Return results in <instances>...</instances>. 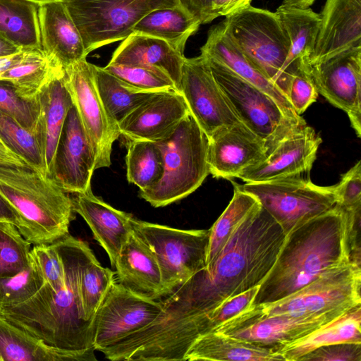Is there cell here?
I'll use <instances>...</instances> for the list:
<instances>
[{
  "mask_svg": "<svg viewBox=\"0 0 361 361\" xmlns=\"http://www.w3.org/2000/svg\"><path fill=\"white\" fill-rule=\"evenodd\" d=\"M285 237L274 218L257 205L209 267L159 300L161 312L142 329L145 337L157 348L164 350L194 319L259 286L272 268Z\"/></svg>",
  "mask_w": 361,
  "mask_h": 361,
  "instance_id": "obj_1",
  "label": "cell"
},
{
  "mask_svg": "<svg viewBox=\"0 0 361 361\" xmlns=\"http://www.w3.org/2000/svg\"><path fill=\"white\" fill-rule=\"evenodd\" d=\"M53 244L63 264L64 286L54 290L44 283L25 302L1 308L0 315L54 348L74 352L95 350L94 322L84 317L79 290L81 268L93 252L69 234Z\"/></svg>",
  "mask_w": 361,
  "mask_h": 361,
  "instance_id": "obj_2",
  "label": "cell"
},
{
  "mask_svg": "<svg viewBox=\"0 0 361 361\" xmlns=\"http://www.w3.org/2000/svg\"><path fill=\"white\" fill-rule=\"evenodd\" d=\"M347 213L338 204L286 235L250 307L278 301L336 267L350 263Z\"/></svg>",
  "mask_w": 361,
  "mask_h": 361,
  "instance_id": "obj_3",
  "label": "cell"
},
{
  "mask_svg": "<svg viewBox=\"0 0 361 361\" xmlns=\"http://www.w3.org/2000/svg\"><path fill=\"white\" fill-rule=\"evenodd\" d=\"M0 194L18 212V229L30 244H52L68 235L73 200L51 178L0 161Z\"/></svg>",
  "mask_w": 361,
  "mask_h": 361,
  "instance_id": "obj_4",
  "label": "cell"
},
{
  "mask_svg": "<svg viewBox=\"0 0 361 361\" xmlns=\"http://www.w3.org/2000/svg\"><path fill=\"white\" fill-rule=\"evenodd\" d=\"M157 143L163 154V175L140 195L159 207L188 196L209 175L208 137L189 114L169 137Z\"/></svg>",
  "mask_w": 361,
  "mask_h": 361,
  "instance_id": "obj_5",
  "label": "cell"
},
{
  "mask_svg": "<svg viewBox=\"0 0 361 361\" xmlns=\"http://www.w3.org/2000/svg\"><path fill=\"white\" fill-rule=\"evenodd\" d=\"M223 21L240 51L286 96L292 78L286 65L290 42L275 12L250 5Z\"/></svg>",
  "mask_w": 361,
  "mask_h": 361,
  "instance_id": "obj_6",
  "label": "cell"
},
{
  "mask_svg": "<svg viewBox=\"0 0 361 361\" xmlns=\"http://www.w3.org/2000/svg\"><path fill=\"white\" fill-rule=\"evenodd\" d=\"M205 57L215 80L238 118L266 141L268 150L290 130L306 124L302 117L290 115L261 89L216 60Z\"/></svg>",
  "mask_w": 361,
  "mask_h": 361,
  "instance_id": "obj_7",
  "label": "cell"
},
{
  "mask_svg": "<svg viewBox=\"0 0 361 361\" xmlns=\"http://www.w3.org/2000/svg\"><path fill=\"white\" fill-rule=\"evenodd\" d=\"M133 232L153 252L161 272L163 297L206 267L208 230H182L135 219Z\"/></svg>",
  "mask_w": 361,
  "mask_h": 361,
  "instance_id": "obj_8",
  "label": "cell"
},
{
  "mask_svg": "<svg viewBox=\"0 0 361 361\" xmlns=\"http://www.w3.org/2000/svg\"><path fill=\"white\" fill-rule=\"evenodd\" d=\"M237 185L256 197L285 235L336 204L334 185H317L302 176Z\"/></svg>",
  "mask_w": 361,
  "mask_h": 361,
  "instance_id": "obj_9",
  "label": "cell"
},
{
  "mask_svg": "<svg viewBox=\"0 0 361 361\" xmlns=\"http://www.w3.org/2000/svg\"><path fill=\"white\" fill-rule=\"evenodd\" d=\"M81 35L88 55L123 40L149 11L178 5L176 0H63Z\"/></svg>",
  "mask_w": 361,
  "mask_h": 361,
  "instance_id": "obj_10",
  "label": "cell"
},
{
  "mask_svg": "<svg viewBox=\"0 0 361 361\" xmlns=\"http://www.w3.org/2000/svg\"><path fill=\"white\" fill-rule=\"evenodd\" d=\"M361 267L348 263L332 269L290 295L274 302L250 307L271 316H310L361 305Z\"/></svg>",
  "mask_w": 361,
  "mask_h": 361,
  "instance_id": "obj_11",
  "label": "cell"
},
{
  "mask_svg": "<svg viewBox=\"0 0 361 361\" xmlns=\"http://www.w3.org/2000/svg\"><path fill=\"white\" fill-rule=\"evenodd\" d=\"M94 64L82 59L65 69V83L93 150L95 169L110 166L112 145L120 136L94 81Z\"/></svg>",
  "mask_w": 361,
  "mask_h": 361,
  "instance_id": "obj_12",
  "label": "cell"
},
{
  "mask_svg": "<svg viewBox=\"0 0 361 361\" xmlns=\"http://www.w3.org/2000/svg\"><path fill=\"white\" fill-rule=\"evenodd\" d=\"M348 310L338 309L310 316H264L247 309L221 324L214 332L274 348L279 353L284 345L308 335Z\"/></svg>",
  "mask_w": 361,
  "mask_h": 361,
  "instance_id": "obj_13",
  "label": "cell"
},
{
  "mask_svg": "<svg viewBox=\"0 0 361 361\" xmlns=\"http://www.w3.org/2000/svg\"><path fill=\"white\" fill-rule=\"evenodd\" d=\"M161 310L159 300L135 294L115 281L94 317V348L101 351L147 326Z\"/></svg>",
  "mask_w": 361,
  "mask_h": 361,
  "instance_id": "obj_14",
  "label": "cell"
},
{
  "mask_svg": "<svg viewBox=\"0 0 361 361\" xmlns=\"http://www.w3.org/2000/svg\"><path fill=\"white\" fill-rule=\"evenodd\" d=\"M179 92L185 99L190 114L207 137L219 130L241 123L202 54L185 59Z\"/></svg>",
  "mask_w": 361,
  "mask_h": 361,
  "instance_id": "obj_15",
  "label": "cell"
},
{
  "mask_svg": "<svg viewBox=\"0 0 361 361\" xmlns=\"http://www.w3.org/2000/svg\"><path fill=\"white\" fill-rule=\"evenodd\" d=\"M319 94L344 111L358 137H361V47L338 53L310 65Z\"/></svg>",
  "mask_w": 361,
  "mask_h": 361,
  "instance_id": "obj_16",
  "label": "cell"
},
{
  "mask_svg": "<svg viewBox=\"0 0 361 361\" xmlns=\"http://www.w3.org/2000/svg\"><path fill=\"white\" fill-rule=\"evenodd\" d=\"M322 142L312 127L298 126L269 149L263 161L245 169L236 178L258 183L302 176L311 170Z\"/></svg>",
  "mask_w": 361,
  "mask_h": 361,
  "instance_id": "obj_17",
  "label": "cell"
},
{
  "mask_svg": "<svg viewBox=\"0 0 361 361\" xmlns=\"http://www.w3.org/2000/svg\"><path fill=\"white\" fill-rule=\"evenodd\" d=\"M94 170V154L73 104L60 135L49 178L67 193H84L92 190Z\"/></svg>",
  "mask_w": 361,
  "mask_h": 361,
  "instance_id": "obj_18",
  "label": "cell"
},
{
  "mask_svg": "<svg viewBox=\"0 0 361 361\" xmlns=\"http://www.w3.org/2000/svg\"><path fill=\"white\" fill-rule=\"evenodd\" d=\"M189 114L180 92H157L128 114L118 128L126 140L157 142L169 137Z\"/></svg>",
  "mask_w": 361,
  "mask_h": 361,
  "instance_id": "obj_19",
  "label": "cell"
},
{
  "mask_svg": "<svg viewBox=\"0 0 361 361\" xmlns=\"http://www.w3.org/2000/svg\"><path fill=\"white\" fill-rule=\"evenodd\" d=\"M266 141L243 123L224 128L208 137L209 173L231 179L245 169L263 161L267 155Z\"/></svg>",
  "mask_w": 361,
  "mask_h": 361,
  "instance_id": "obj_20",
  "label": "cell"
},
{
  "mask_svg": "<svg viewBox=\"0 0 361 361\" xmlns=\"http://www.w3.org/2000/svg\"><path fill=\"white\" fill-rule=\"evenodd\" d=\"M320 16L313 65L347 49L361 47V0H326Z\"/></svg>",
  "mask_w": 361,
  "mask_h": 361,
  "instance_id": "obj_21",
  "label": "cell"
},
{
  "mask_svg": "<svg viewBox=\"0 0 361 361\" xmlns=\"http://www.w3.org/2000/svg\"><path fill=\"white\" fill-rule=\"evenodd\" d=\"M42 49L54 64L66 68L87 56L80 32L63 0L39 4Z\"/></svg>",
  "mask_w": 361,
  "mask_h": 361,
  "instance_id": "obj_22",
  "label": "cell"
},
{
  "mask_svg": "<svg viewBox=\"0 0 361 361\" xmlns=\"http://www.w3.org/2000/svg\"><path fill=\"white\" fill-rule=\"evenodd\" d=\"M72 200L74 212L86 221L114 267L122 247L133 233V216L106 203L92 190L75 194Z\"/></svg>",
  "mask_w": 361,
  "mask_h": 361,
  "instance_id": "obj_23",
  "label": "cell"
},
{
  "mask_svg": "<svg viewBox=\"0 0 361 361\" xmlns=\"http://www.w3.org/2000/svg\"><path fill=\"white\" fill-rule=\"evenodd\" d=\"M114 268L116 281L130 291L153 300L163 297L157 260L134 232L122 247Z\"/></svg>",
  "mask_w": 361,
  "mask_h": 361,
  "instance_id": "obj_24",
  "label": "cell"
},
{
  "mask_svg": "<svg viewBox=\"0 0 361 361\" xmlns=\"http://www.w3.org/2000/svg\"><path fill=\"white\" fill-rule=\"evenodd\" d=\"M201 54L224 65L235 74L273 97L288 113L298 116L286 94L245 56L231 37L224 21L208 32Z\"/></svg>",
  "mask_w": 361,
  "mask_h": 361,
  "instance_id": "obj_25",
  "label": "cell"
},
{
  "mask_svg": "<svg viewBox=\"0 0 361 361\" xmlns=\"http://www.w3.org/2000/svg\"><path fill=\"white\" fill-rule=\"evenodd\" d=\"M40 121L38 140L44 157L46 173L50 176L60 135L70 108L71 94L65 83V69L57 66L47 85L40 91Z\"/></svg>",
  "mask_w": 361,
  "mask_h": 361,
  "instance_id": "obj_26",
  "label": "cell"
},
{
  "mask_svg": "<svg viewBox=\"0 0 361 361\" xmlns=\"http://www.w3.org/2000/svg\"><path fill=\"white\" fill-rule=\"evenodd\" d=\"M185 59L184 52L163 39L132 32L116 48L109 63L158 68L169 75L179 92Z\"/></svg>",
  "mask_w": 361,
  "mask_h": 361,
  "instance_id": "obj_27",
  "label": "cell"
},
{
  "mask_svg": "<svg viewBox=\"0 0 361 361\" xmlns=\"http://www.w3.org/2000/svg\"><path fill=\"white\" fill-rule=\"evenodd\" d=\"M94 350L54 348L0 315V361H92L97 360Z\"/></svg>",
  "mask_w": 361,
  "mask_h": 361,
  "instance_id": "obj_28",
  "label": "cell"
},
{
  "mask_svg": "<svg viewBox=\"0 0 361 361\" xmlns=\"http://www.w3.org/2000/svg\"><path fill=\"white\" fill-rule=\"evenodd\" d=\"M258 289L259 286L230 298L214 310L194 319L173 338L159 361H183L186 351L198 337L214 332L226 322L249 309Z\"/></svg>",
  "mask_w": 361,
  "mask_h": 361,
  "instance_id": "obj_29",
  "label": "cell"
},
{
  "mask_svg": "<svg viewBox=\"0 0 361 361\" xmlns=\"http://www.w3.org/2000/svg\"><path fill=\"white\" fill-rule=\"evenodd\" d=\"M186 360L276 361L284 359L274 348L215 331L198 337L186 351L183 361Z\"/></svg>",
  "mask_w": 361,
  "mask_h": 361,
  "instance_id": "obj_30",
  "label": "cell"
},
{
  "mask_svg": "<svg viewBox=\"0 0 361 361\" xmlns=\"http://www.w3.org/2000/svg\"><path fill=\"white\" fill-rule=\"evenodd\" d=\"M361 343V305H358L308 335L287 343L279 350L284 361H298L319 347L341 343Z\"/></svg>",
  "mask_w": 361,
  "mask_h": 361,
  "instance_id": "obj_31",
  "label": "cell"
},
{
  "mask_svg": "<svg viewBox=\"0 0 361 361\" xmlns=\"http://www.w3.org/2000/svg\"><path fill=\"white\" fill-rule=\"evenodd\" d=\"M200 23L178 5L154 8L136 23L133 32L163 39L184 52L188 39Z\"/></svg>",
  "mask_w": 361,
  "mask_h": 361,
  "instance_id": "obj_32",
  "label": "cell"
},
{
  "mask_svg": "<svg viewBox=\"0 0 361 361\" xmlns=\"http://www.w3.org/2000/svg\"><path fill=\"white\" fill-rule=\"evenodd\" d=\"M290 42L287 68L293 75L301 59L312 54L319 30L320 16L310 8L281 7L276 11Z\"/></svg>",
  "mask_w": 361,
  "mask_h": 361,
  "instance_id": "obj_33",
  "label": "cell"
},
{
  "mask_svg": "<svg viewBox=\"0 0 361 361\" xmlns=\"http://www.w3.org/2000/svg\"><path fill=\"white\" fill-rule=\"evenodd\" d=\"M39 7L29 0H0V34L22 49H42Z\"/></svg>",
  "mask_w": 361,
  "mask_h": 361,
  "instance_id": "obj_34",
  "label": "cell"
},
{
  "mask_svg": "<svg viewBox=\"0 0 361 361\" xmlns=\"http://www.w3.org/2000/svg\"><path fill=\"white\" fill-rule=\"evenodd\" d=\"M94 73L100 99L110 120L117 128L135 109L157 92L135 87L95 65Z\"/></svg>",
  "mask_w": 361,
  "mask_h": 361,
  "instance_id": "obj_35",
  "label": "cell"
},
{
  "mask_svg": "<svg viewBox=\"0 0 361 361\" xmlns=\"http://www.w3.org/2000/svg\"><path fill=\"white\" fill-rule=\"evenodd\" d=\"M23 56L14 66L0 75L11 82L18 94L28 100H36L58 65L52 63L40 48L23 49Z\"/></svg>",
  "mask_w": 361,
  "mask_h": 361,
  "instance_id": "obj_36",
  "label": "cell"
},
{
  "mask_svg": "<svg viewBox=\"0 0 361 361\" xmlns=\"http://www.w3.org/2000/svg\"><path fill=\"white\" fill-rule=\"evenodd\" d=\"M233 196L223 213L209 228L206 267H209L228 240L245 219L259 202L255 196L239 188L235 182Z\"/></svg>",
  "mask_w": 361,
  "mask_h": 361,
  "instance_id": "obj_37",
  "label": "cell"
},
{
  "mask_svg": "<svg viewBox=\"0 0 361 361\" xmlns=\"http://www.w3.org/2000/svg\"><path fill=\"white\" fill-rule=\"evenodd\" d=\"M126 176L129 183L140 191L157 185L164 172L162 152L157 142L147 140H127Z\"/></svg>",
  "mask_w": 361,
  "mask_h": 361,
  "instance_id": "obj_38",
  "label": "cell"
},
{
  "mask_svg": "<svg viewBox=\"0 0 361 361\" xmlns=\"http://www.w3.org/2000/svg\"><path fill=\"white\" fill-rule=\"evenodd\" d=\"M116 272L103 267L92 252L83 264L79 279L80 298L85 319L93 320L104 297L116 281Z\"/></svg>",
  "mask_w": 361,
  "mask_h": 361,
  "instance_id": "obj_39",
  "label": "cell"
},
{
  "mask_svg": "<svg viewBox=\"0 0 361 361\" xmlns=\"http://www.w3.org/2000/svg\"><path fill=\"white\" fill-rule=\"evenodd\" d=\"M0 137L30 169L47 176L44 157L37 136L1 111Z\"/></svg>",
  "mask_w": 361,
  "mask_h": 361,
  "instance_id": "obj_40",
  "label": "cell"
},
{
  "mask_svg": "<svg viewBox=\"0 0 361 361\" xmlns=\"http://www.w3.org/2000/svg\"><path fill=\"white\" fill-rule=\"evenodd\" d=\"M44 283L40 268L30 252V262L25 269L13 276L0 277V309L25 302Z\"/></svg>",
  "mask_w": 361,
  "mask_h": 361,
  "instance_id": "obj_41",
  "label": "cell"
},
{
  "mask_svg": "<svg viewBox=\"0 0 361 361\" xmlns=\"http://www.w3.org/2000/svg\"><path fill=\"white\" fill-rule=\"evenodd\" d=\"M30 243L12 223L0 221V277L15 275L30 262Z\"/></svg>",
  "mask_w": 361,
  "mask_h": 361,
  "instance_id": "obj_42",
  "label": "cell"
},
{
  "mask_svg": "<svg viewBox=\"0 0 361 361\" xmlns=\"http://www.w3.org/2000/svg\"><path fill=\"white\" fill-rule=\"evenodd\" d=\"M0 111L38 139L41 117L38 98L33 101L26 99L18 94L11 82L0 80Z\"/></svg>",
  "mask_w": 361,
  "mask_h": 361,
  "instance_id": "obj_43",
  "label": "cell"
},
{
  "mask_svg": "<svg viewBox=\"0 0 361 361\" xmlns=\"http://www.w3.org/2000/svg\"><path fill=\"white\" fill-rule=\"evenodd\" d=\"M104 70L126 83L147 91L178 90L169 75L152 66L108 63Z\"/></svg>",
  "mask_w": 361,
  "mask_h": 361,
  "instance_id": "obj_44",
  "label": "cell"
},
{
  "mask_svg": "<svg viewBox=\"0 0 361 361\" xmlns=\"http://www.w3.org/2000/svg\"><path fill=\"white\" fill-rule=\"evenodd\" d=\"M310 66L307 59L300 61L286 92L288 100L298 115L304 113L317 100L319 94Z\"/></svg>",
  "mask_w": 361,
  "mask_h": 361,
  "instance_id": "obj_45",
  "label": "cell"
},
{
  "mask_svg": "<svg viewBox=\"0 0 361 361\" xmlns=\"http://www.w3.org/2000/svg\"><path fill=\"white\" fill-rule=\"evenodd\" d=\"M30 252L40 268L45 283L54 290L63 288L65 285L64 267L54 244L35 245Z\"/></svg>",
  "mask_w": 361,
  "mask_h": 361,
  "instance_id": "obj_46",
  "label": "cell"
},
{
  "mask_svg": "<svg viewBox=\"0 0 361 361\" xmlns=\"http://www.w3.org/2000/svg\"><path fill=\"white\" fill-rule=\"evenodd\" d=\"M336 204L345 209L361 204V161L341 176L334 185Z\"/></svg>",
  "mask_w": 361,
  "mask_h": 361,
  "instance_id": "obj_47",
  "label": "cell"
},
{
  "mask_svg": "<svg viewBox=\"0 0 361 361\" xmlns=\"http://www.w3.org/2000/svg\"><path fill=\"white\" fill-rule=\"evenodd\" d=\"M298 361H361V343H341L319 347Z\"/></svg>",
  "mask_w": 361,
  "mask_h": 361,
  "instance_id": "obj_48",
  "label": "cell"
},
{
  "mask_svg": "<svg viewBox=\"0 0 361 361\" xmlns=\"http://www.w3.org/2000/svg\"><path fill=\"white\" fill-rule=\"evenodd\" d=\"M345 211L348 220L347 243L350 262L360 267L361 204Z\"/></svg>",
  "mask_w": 361,
  "mask_h": 361,
  "instance_id": "obj_49",
  "label": "cell"
},
{
  "mask_svg": "<svg viewBox=\"0 0 361 361\" xmlns=\"http://www.w3.org/2000/svg\"><path fill=\"white\" fill-rule=\"evenodd\" d=\"M252 0H210L209 23L214 19L230 15L250 5Z\"/></svg>",
  "mask_w": 361,
  "mask_h": 361,
  "instance_id": "obj_50",
  "label": "cell"
},
{
  "mask_svg": "<svg viewBox=\"0 0 361 361\" xmlns=\"http://www.w3.org/2000/svg\"><path fill=\"white\" fill-rule=\"evenodd\" d=\"M177 4L201 24L209 23L210 0H176Z\"/></svg>",
  "mask_w": 361,
  "mask_h": 361,
  "instance_id": "obj_51",
  "label": "cell"
},
{
  "mask_svg": "<svg viewBox=\"0 0 361 361\" xmlns=\"http://www.w3.org/2000/svg\"><path fill=\"white\" fill-rule=\"evenodd\" d=\"M0 221L13 224L18 228L20 219L12 205L0 194Z\"/></svg>",
  "mask_w": 361,
  "mask_h": 361,
  "instance_id": "obj_52",
  "label": "cell"
},
{
  "mask_svg": "<svg viewBox=\"0 0 361 361\" xmlns=\"http://www.w3.org/2000/svg\"><path fill=\"white\" fill-rule=\"evenodd\" d=\"M0 161L8 165L29 167L18 155H17L6 145L1 137Z\"/></svg>",
  "mask_w": 361,
  "mask_h": 361,
  "instance_id": "obj_53",
  "label": "cell"
},
{
  "mask_svg": "<svg viewBox=\"0 0 361 361\" xmlns=\"http://www.w3.org/2000/svg\"><path fill=\"white\" fill-rule=\"evenodd\" d=\"M22 49L0 34V57L13 55L18 53Z\"/></svg>",
  "mask_w": 361,
  "mask_h": 361,
  "instance_id": "obj_54",
  "label": "cell"
},
{
  "mask_svg": "<svg viewBox=\"0 0 361 361\" xmlns=\"http://www.w3.org/2000/svg\"><path fill=\"white\" fill-rule=\"evenodd\" d=\"M24 50L22 49L17 54L0 57V75L11 67L16 64L23 57Z\"/></svg>",
  "mask_w": 361,
  "mask_h": 361,
  "instance_id": "obj_55",
  "label": "cell"
},
{
  "mask_svg": "<svg viewBox=\"0 0 361 361\" xmlns=\"http://www.w3.org/2000/svg\"><path fill=\"white\" fill-rule=\"evenodd\" d=\"M315 0H284L281 7H295L300 8H310Z\"/></svg>",
  "mask_w": 361,
  "mask_h": 361,
  "instance_id": "obj_56",
  "label": "cell"
},
{
  "mask_svg": "<svg viewBox=\"0 0 361 361\" xmlns=\"http://www.w3.org/2000/svg\"><path fill=\"white\" fill-rule=\"evenodd\" d=\"M29 1H35V2L39 3V4H42V3H44V2L56 1V0H29Z\"/></svg>",
  "mask_w": 361,
  "mask_h": 361,
  "instance_id": "obj_57",
  "label": "cell"
}]
</instances>
